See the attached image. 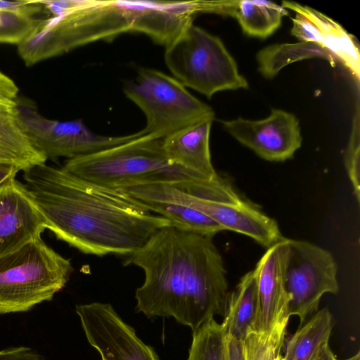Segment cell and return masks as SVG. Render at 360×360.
Instances as JSON below:
<instances>
[{
    "label": "cell",
    "mask_w": 360,
    "mask_h": 360,
    "mask_svg": "<svg viewBox=\"0 0 360 360\" xmlns=\"http://www.w3.org/2000/svg\"><path fill=\"white\" fill-rule=\"evenodd\" d=\"M73 266L41 237L0 257V314L25 312L64 288Z\"/></svg>",
    "instance_id": "cell-6"
},
{
    "label": "cell",
    "mask_w": 360,
    "mask_h": 360,
    "mask_svg": "<svg viewBox=\"0 0 360 360\" xmlns=\"http://www.w3.org/2000/svg\"><path fill=\"white\" fill-rule=\"evenodd\" d=\"M320 57L331 63L335 62L333 56L322 47L311 42L282 44L269 46L257 55L258 69L267 78L274 77L285 65L302 59Z\"/></svg>",
    "instance_id": "cell-22"
},
{
    "label": "cell",
    "mask_w": 360,
    "mask_h": 360,
    "mask_svg": "<svg viewBox=\"0 0 360 360\" xmlns=\"http://www.w3.org/2000/svg\"><path fill=\"white\" fill-rule=\"evenodd\" d=\"M19 172L16 167L0 164V186L15 179Z\"/></svg>",
    "instance_id": "cell-31"
},
{
    "label": "cell",
    "mask_w": 360,
    "mask_h": 360,
    "mask_svg": "<svg viewBox=\"0 0 360 360\" xmlns=\"http://www.w3.org/2000/svg\"><path fill=\"white\" fill-rule=\"evenodd\" d=\"M62 167L79 178L119 190L195 180L170 164L162 139L141 135L140 131L124 143L67 160Z\"/></svg>",
    "instance_id": "cell-5"
},
{
    "label": "cell",
    "mask_w": 360,
    "mask_h": 360,
    "mask_svg": "<svg viewBox=\"0 0 360 360\" xmlns=\"http://www.w3.org/2000/svg\"><path fill=\"white\" fill-rule=\"evenodd\" d=\"M259 311L255 269L246 273L229 293L223 325L226 335L243 340L253 329Z\"/></svg>",
    "instance_id": "cell-18"
},
{
    "label": "cell",
    "mask_w": 360,
    "mask_h": 360,
    "mask_svg": "<svg viewBox=\"0 0 360 360\" xmlns=\"http://www.w3.org/2000/svg\"><path fill=\"white\" fill-rule=\"evenodd\" d=\"M332 315L326 307L316 311L288 340L284 360H319L328 345Z\"/></svg>",
    "instance_id": "cell-20"
},
{
    "label": "cell",
    "mask_w": 360,
    "mask_h": 360,
    "mask_svg": "<svg viewBox=\"0 0 360 360\" xmlns=\"http://www.w3.org/2000/svg\"><path fill=\"white\" fill-rule=\"evenodd\" d=\"M275 360H284L283 356L281 354L277 356Z\"/></svg>",
    "instance_id": "cell-33"
},
{
    "label": "cell",
    "mask_w": 360,
    "mask_h": 360,
    "mask_svg": "<svg viewBox=\"0 0 360 360\" xmlns=\"http://www.w3.org/2000/svg\"><path fill=\"white\" fill-rule=\"evenodd\" d=\"M75 311L89 343L101 360H160L136 331L117 314L110 304H77Z\"/></svg>",
    "instance_id": "cell-11"
},
{
    "label": "cell",
    "mask_w": 360,
    "mask_h": 360,
    "mask_svg": "<svg viewBox=\"0 0 360 360\" xmlns=\"http://www.w3.org/2000/svg\"><path fill=\"white\" fill-rule=\"evenodd\" d=\"M226 333L214 318L193 333L187 360H224Z\"/></svg>",
    "instance_id": "cell-23"
},
{
    "label": "cell",
    "mask_w": 360,
    "mask_h": 360,
    "mask_svg": "<svg viewBox=\"0 0 360 360\" xmlns=\"http://www.w3.org/2000/svg\"><path fill=\"white\" fill-rule=\"evenodd\" d=\"M18 98V87L15 82L0 71V106L14 107Z\"/></svg>",
    "instance_id": "cell-27"
},
{
    "label": "cell",
    "mask_w": 360,
    "mask_h": 360,
    "mask_svg": "<svg viewBox=\"0 0 360 360\" xmlns=\"http://www.w3.org/2000/svg\"><path fill=\"white\" fill-rule=\"evenodd\" d=\"M46 229L25 184L14 179L0 186V257L41 237Z\"/></svg>",
    "instance_id": "cell-15"
},
{
    "label": "cell",
    "mask_w": 360,
    "mask_h": 360,
    "mask_svg": "<svg viewBox=\"0 0 360 360\" xmlns=\"http://www.w3.org/2000/svg\"><path fill=\"white\" fill-rule=\"evenodd\" d=\"M281 6L295 13L292 35L300 41L322 47L359 82V48L353 35L330 18L309 6L288 1H283Z\"/></svg>",
    "instance_id": "cell-13"
},
{
    "label": "cell",
    "mask_w": 360,
    "mask_h": 360,
    "mask_svg": "<svg viewBox=\"0 0 360 360\" xmlns=\"http://www.w3.org/2000/svg\"><path fill=\"white\" fill-rule=\"evenodd\" d=\"M224 360H245L243 340L226 334Z\"/></svg>",
    "instance_id": "cell-30"
},
{
    "label": "cell",
    "mask_w": 360,
    "mask_h": 360,
    "mask_svg": "<svg viewBox=\"0 0 360 360\" xmlns=\"http://www.w3.org/2000/svg\"><path fill=\"white\" fill-rule=\"evenodd\" d=\"M39 21L34 16L0 8V43L18 46L32 34Z\"/></svg>",
    "instance_id": "cell-25"
},
{
    "label": "cell",
    "mask_w": 360,
    "mask_h": 360,
    "mask_svg": "<svg viewBox=\"0 0 360 360\" xmlns=\"http://www.w3.org/2000/svg\"><path fill=\"white\" fill-rule=\"evenodd\" d=\"M25 186L55 236L79 251L129 256L171 225L124 191L46 163L23 172Z\"/></svg>",
    "instance_id": "cell-1"
},
{
    "label": "cell",
    "mask_w": 360,
    "mask_h": 360,
    "mask_svg": "<svg viewBox=\"0 0 360 360\" xmlns=\"http://www.w3.org/2000/svg\"><path fill=\"white\" fill-rule=\"evenodd\" d=\"M14 111L31 144L46 159L75 158L117 146L138 136V132L115 136L100 135L90 130L81 119H49L39 112L32 102L19 97Z\"/></svg>",
    "instance_id": "cell-9"
},
{
    "label": "cell",
    "mask_w": 360,
    "mask_h": 360,
    "mask_svg": "<svg viewBox=\"0 0 360 360\" xmlns=\"http://www.w3.org/2000/svg\"><path fill=\"white\" fill-rule=\"evenodd\" d=\"M213 121L198 122L162 139L168 161L194 179L212 181L219 178L210 154V136Z\"/></svg>",
    "instance_id": "cell-16"
},
{
    "label": "cell",
    "mask_w": 360,
    "mask_h": 360,
    "mask_svg": "<svg viewBox=\"0 0 360 360\" xmlns=\"http://www.w3.org/2000/svg\"><path fill=\"white\" fill-rule=\"evenodd\" d=\"M123 92L146 117L141 135L164 139L188 126L214 119L210 105L174 77L155 69L139 68L133 79L124 82Z\"/></svg>",
    "instance_id": "cell-8"
},
{
    "label": "cell",
    "mask_w": 360,
    "mask_h": 360,
    "mask_svg": "<svg viewBox=\"0 0 360 360\" xmlns=\"http://www.w3.org/2000/svg\"><path fill=\"white\" fill-rule=\"evenodd\" d=\"M0 8L13 10L34 17L36 14L45 11L41 0L17 1H0Z\"/></svg>",
    "instance_id": "cell-29"
},
{
    "label": "cell",
    "mask_w": 360,
    "mask_h": 360,
    "mask_svg": "<svg viewBox=\"0 0 360 360\" xmlns=\"http://www.w3.org/2000/svg\"><path fill=\"white\" fill-rule=\"evenodd\" d=\"M345 166L351 182L353 193L360 202V112L357 105L353 118L347 146L344 155Z\"/></svg>",
    "instance_id": "cell-26"
},
{
    "label": "cell",
    "mask_w": 360,
    "mask_h": 360,
    "mask_svg": "<svg viewBox=\"0 0 360 360\" xmlns=\"http://www.w3.org/2000/svg\"><path fill=\"white\" fill-rule=\"evenodd\" d=\"M0 360H45L44 356L27 346L8 347L0 350Z\"/></svg>",
    "instance_id": "cell-28"
},
{
    "label": "cell",
    "mask_w": 360,
    "mask_h": 360,
    "mask_svg": "<svg viewBox=\"0 0 360 360\" xmlns=\"http://www.w3.org/2000/svg\"><path fill=\"white\" fill-rule=\"evenodd\" d=\"M164 58L173 77L208 98L219 91L248 87L221 39L193 22L165 46Z\"/></svg>",
    "instance_id": "cell-7"
},
{
    "label": "cell",
    "mask_w": 360,
    "mask_h": 360,
    "mask_svg": "<svg viewBox=\"0 0 360 360\" xmlns=\"http://www.w3.org/2000/svg\"><path fill=\"white\" fill-rule=\"evenodd\" d=\"M221 123L239 143L268 161L288 160L302 145L299 120L294 114L283 110L272 109L262 120L238 117Z\"/></svg>",
    "instance_id": "cell-12"
},
{
    "label": "cell",
    "mask_w": 360,
    "mask_h": 360,
    "mask_svg": "<svg viewBox=\"0 0 360 360\" xmlns=\"http://www.w3.org/2000/svg\"><path fill=\"white\" fill-rule=\"evenodd\" d=\"M288 238L267 248L257 263L259 311L254 330L270 332L278 327H287L289 316V295L285 285V266Z\"/></svg>",
    "instance_id": "cell-14"
},
{
    "label": "cell",
    "mask_w": 360,
    "mask_h": 360,
    "mask_svg": "<svg viewBox=\"0 0 360 360\" xmlns=\"http://www.w3.org/2000/svg\"><path fill=\"white\" fill-rule=\"evenodd\" d=\"M136 200L160 199L195 209L224 230L247 236L269 248L283 238L278 223L243 198L225 179L186 180L134 186L124 190Z\"/></svg>",
    "instance_id": "cell-4"
},
{
    "label": "cell",
    "mask_w": 360,
    "mask_h": 360,
    "mask_svg": "<svg viewBox=\"0 0 360 360\" xmlns=\"http://www.w3.org/2000/svg\"><path fill=\"white\" fill-rule=\"evenodd\" d=\"M151 212L167 219L179 229L213 238L224 229L203 213L176 202L160 199L137 200Z\"/></svg>",
    "instance_id": "cell-21"
},
{
    "label": "cell",
    "mask_w": 360,
    "mask_h": 360,
    "mask_svg": "<svg viewBox=\"0 0 360 360\" xmlns=\"http://www.w3.org/2000/svg\"><path fill=\"white\" fill-rule=\"evenodd\" d=\"M50 14L18 46L27 66L127 32L165 47L193 22L198 1L41 0Z\"/></svg>",
    "instance_id": "cell-3"
},
{
    "label": "cell",
    "mask_w": 360,
    "mask_h": 360,
    "mask_svg": "<svg viewBox=\"0 0 360 360\" xmlns=\"http://www.w3.org/2000/svg\"><path fill=\"white\" fill-rule=\"evenodd\" d=\"M219 14L236 18L245 34L264 39L279 28L288 11L266 0L226 1L221 2Z\"/></svg>",
    "instance_id": "cell-17"
},
{
    "label": "cell",
    "mask_w": 360,
    "mask_h": 360,
    "mask_svg": "<svg viewBox=\"0 0 360 360\" xmlns=\"http://www.w3.org/2000/svg\"><path fill=\"white\" fill-rule=\"evenodd\" d=\"M47 159L31 144L14 111V107L0 106V164L25 170Z\"/></svg>",
    "instance_id": "cell-19"
},
{
    "label": "cell",
    "mask_w": 360,
    "mask_h": 360,
    "mask_svg": "<svg viewBox=\"0 0 360 360\" xmlns=\"http://www.w3.org/2000/svg\"><path fill=\"white\" fill-rule=\"evenodd\" d=\"M124 264L144 273L135 293L136 311L148 318L172 316L194 333L214 315L224 316L226 271L212 238L169 225L127 256Z\"/></svg>",
    "instance_id": "cell-2"
},
{
    "label": "cell",
    "mask_w": 360,
    "mask_h": 360,
    "mask_svg": "<svg viewBox=\"0 0 360 360\" xmlns=\"http://www.w3.org/2000/svg\"><path fill=\"white\" fill-rule=\"evenodd\" d=\"M319 360H338L329 345H328L323 351ZM345 360H360V352H358L354 356Z\"/></svg>",
    "instance_id": "cell-32"
},
{
    "label": "cell",
    "mask_w": 360,
    "mask_h": 360,
    "mask_svg": "<svg viewBox=\"0 0 360 360\" xmlns=\"http://www.w3.org/2000/svg\"><path fill=\"white\" fill-rule=\"evenodd\" d=\"M286 327L270 332L251 330L243 340L245 360H275L283 345Z\"/></svg>",
    "instance_id": "cell-24"
},
{
    "label": "cell",
    "mask_w": 360,
    "mask_h": 360,
    "mask_svg": "<svg viewBox=\"0 0 360 360\" xmlns=\"http://www.w3.org/2000/svg\"><path fill=\"white\" fill-rule=\"evenodd\" d=\"M338 266L327 250L306 240L288 239L285 285L289 295L288 315H296L301 326L316 312L325 293L339 291Z\"/></svg>",
    "instance_id": "cell-10"
}]
</instances>
